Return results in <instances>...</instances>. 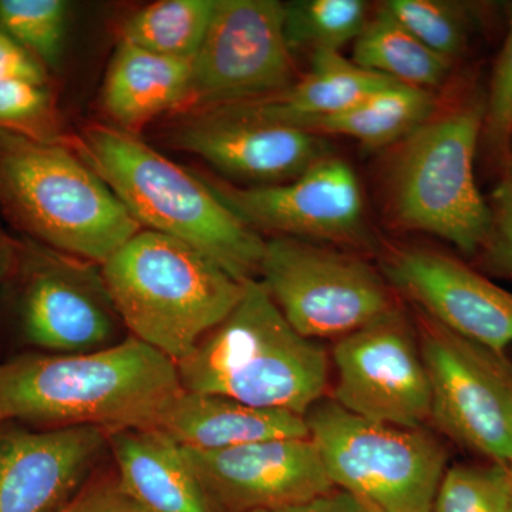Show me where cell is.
Returning a JSON list of instances; mask_svg holds the SVG:
<instances>
[{
	"label": "cell",
	"mask_w": 512,
	"mask_h": 512,
	"mask_svg": "<svg viewBox=\"0 0 512 512\" xmlns=\"http://www.w3.org/2000/svg\"><path fill=\"white\" fill-rule=\"evenodd\" d=\"M183 451L215 512L275 510L335 488L311 437Z\"/></svg>",
	"instance_id": "15"
},
{
	"label": "cell",
	"mask_w": 512,
	"mask_h": 512,
	"mask_svg": "<svg viewBox=\"0 0 512 512\" xmlns=\"http://www.w3.org/2000/svg\"><path fill=\"white\" fill-rule=\"evenodd\" d=\"M77 154L109 185L141 229L191 245L238 281L258 279L265 242L202 177L123 128L93 124Z\"/></svg>",
	"instance_id": "2"
},
{
	"label": "cell",
	"mask_w": 512,
	"mask_h": 512,
	"mask_svg": "<svg viewBox=\"0 0 512 512\" xmlns=\"http://www.w3.org/2000/svg\"><path fill=\"white\" fill-rule=\"evenodd\" d=\"M109 447L99 427H0V512H56Z\"/></svg>",
	"instance_id": "17"
},
{
	"label": "cell",
	"mask_w": 512,
	"mask_h": 512,
	"mask_svg": "<svg viewBox=\"0 0 512 512\" xmlns=\"http://www.w3.org/2000/svg\"><path fill=\"white\" fill-rule=\"evenodd\" d=\"M291 52L282 3L217 0L191 63L188 101L210 110L284 92L296 80Z\"/></svg>",
	"instance_id": "11"
},
{
	"label": "cell",
	"mask_w": 512,
	"mask_h": 512,
	"mask_svg": "<svg viewBox=\"0 0 512 512\" xmlns=\"http://www.w3.org/2000/svg\"><path fill=\"white\" fill-rule=\"evenodd\" d=\"M184 392L177 365L133 336L96 352L0 362V427L158 429Z\"/></svg>",
	"instance_id": "1"
},
{
	"label": "cell",
	"mask_w": 512,
	"mask_h": 512,
	"mask_svg": "<svg viewBox=\"0 0 512 512\" xmlns=\"http://www.w3.org/2000/svg\"><path fill=\"white\" fill-rule=\"evenodd\" d=\"M488 204L490 234L477 255L488 275L512 279V184L507 178L497 185Z\"/></svg>",
	"instance_id": "31"
},
{
	"label": "cell",
	"mask_w": 512,
	"mask_h": 512,
	"mask_svg": "<svg viewBox=\"0 0 512 512\" xmlns=\"http://www.w3.org/2000/svg\"><path fill=\"white\" fill-rule=\"evenodd\" d=\"M217 0H163L127 20L124 42L192 63L204 42Z\"/></svg>",
	"instance_id": "24"
},
{
	"label": "cell",
	"mask_w": 512,
	"mask_h": 512,
	"mask_svg": "<svg viewBox=\"0 0 512 512\" xmlns=\"http://www.w3.org/2000/svg\"><path fill=\"white\" fill-rule=\"evenodd\" d=\"M259 278L289 325L306 339L343 338L396 306L382 271L303 239L266 241Z\"/></svg>",
	"instance_id": "8"
},
{
	"label": "cell",
	"mask_w": 512,
	"mask_h": 512,
	"mask_svg": "<svg viewBox=\"0 0 512 512\" xmlns=\"http://www.w3.org/2000/svg\"><path fill=\"white\" fill-rule=\"evenodd\" d=\"M484 103L468 99L414 130L400 141L387 178L397 225L444 239L464 255H477L491 228L474 173Z\"/></svg>",
	"instance_id": "6"
},
{
	"label": "cell",
	"mask_w": 512,
	"mask_h": 512,
	"mask_svg": "<svg viewBox=\"0 0 512 512\" xmlns=\"http://www.w3.org/2000/svg\"><path fill=\"white\" fill-rule=\"evenodd\" d=\"M384 6L423 45L451 63L466 52L474 28L473 15L466 3L390 0Z\"/></svg>",
	"instance_id": "27"
},
{
	"label": "cell",
	"mask_w": 512,
	"mask_h": 512,
	"mask_svg": "<svg viewBox=\"0 0 512 512\" xmlns=\"http://www.w3.org/2000/svg\"><path fill=\"white\" fill-rule=\"evenodd\" d=\"M9 291L20 338L57 355L96 352L120 342L121 322L101 265L20 238Z\"/></svg>",
	"instance_id": "10"
},
{
	"label": "cell",
	"mask_w": 512,
	"mask_h": 512,
	"mask_svg": "<svg viewBox=\"0 0 512 512\" xmlns=\"http://www.w3.org/2000/svg\"><path fill=\"white\" fill-rule=\"evenodd\" d=\"M0 212L23 238L103 265L140 225L63 141L0 127Z\"/></svg>",
	"instance_id": "3"
},
{
	"label": "cell",
	"mask_w": 512,
	"mask_h": 512,
	"mask_svg": "<svg viewBox=\"0 0 512 512\" xmlns=\"http://www.w3.org/2000/svg\"><path fill=\"white\" fill-rule=\"evenodd\" d=\"M0 127L42 141H63L50 84L0 80Z\"/></svg>",
	"instance_id": "29"
},
{
	"label": "cell",
	"mask_w": 512,
	"mask_h": 512,
	"mask_svg": "<svg viewBox=\"0 0 512 512\" xmlns=\"http://www.w3.org/2000/svg\"><path fill=\"white\" fill-rule=\"evenodd\" d=\"M436 107L430 90L394 83L342 113L308 121L299 128L319 136L353 138L369 150H379L399 143L427 123Z\"/></svg>",
	"instance_id": "22"
},
{
	"label": "cell",
	"mask_w": 512,
	"mask_h": 512,
	"mask_svg": "<svg viewBox=\"0 0 512 512\" xmlns=\"http://www.w3.org/2000/svg\"><path fill=\"white\" fill-rule=\"evenodd\" d=\"M505 178L512 184V161L511 164L508 165L507 171H505Z\"/></svg>",
	"instance_id": "36"
},
{
	"label": "cell",
	"mask_w": 512,
	"mask_h": 512,
	"mask_svg": "<svg viewBox=\"0 0 512 512\" xmlns=\"http://www.w3.org/2000/svg\"><path fill=\"white\" fill-rule=\"evenodd\" d=\"M394 83L339 52L322 50L312 53L311 70L284 92L242 106L262 119L301 127L308 121L342 113Z\"/></svg>",
	"instance_id": "21"
},
{
	"label": "cell",
	"mask_w": 512,
	"mask_h": 512,
	"mask_svg": "<svg viewBox=\"0 0 512 512\" xmlns=\"http://www.w3.org/2000/svg\"><path fill=\"white\" fill-rule=\"evenodd\" d=\"M157 430L178 446L218 451L274 439L309 437L305 417L286 410L248 406L220 394L184 390Z\"/></svg>",
	"instance_id": "19"
},
{
	"label": "cell",
	"mask_w": 512,
	"mask_h": 512,
	"mask_svg": "<svg viewBox=\"0 0 512 512\" xmlns=\"http://www.w3.org/2000/svg\"><path fill=\"white\" fill-rule=\"evenodd\" d=\"M69 15L64 0H0V28L47 72L62 62Z\"/></svg>",
	"instance_id": "26"
},
{
	"label": "cell",
	"mask_w": 512,
	"mask_h": 512,
	"mask_svg": "<svg viewBox=\"0 0 512 512\" xmlns=\"http://www.w3.org/2000/svg\"><path fill=\"white\" fill-rule=\"evenodd\" d=\"M262 512H369L353 495L333 488L329 493L318 495L311 500Z\"/></svg>",
	"instance_id": "34"
},
{
	"label": "cell",
	"mask_w": 512,
	"mask_h": 512,
	"mask_svg": "<svg viewBox=\"0 0 512 512\" xmlns=\"http://www.w3.org/2000/svg\"><path fill=\"white\" fill-rule=\"evenodd\" d=\"M204 180L255 231L350 245L369 238L359 180L342 158H325L284 184L238 188Z\"/></svg>",
	"instance_id": "13"
},
{
	"label": "cell",
	"mask_w": 512,
	"mask_h": 512,
	"mask_svg": "<svg viewBox=\"0 0 512 512\" xmlns=\"http://www.w3.org/2000/svg\"><path fill=\"white\" fill-rule=\"evenodd\" d=\"M284 15L291 50L339 52L365 29L369 6L363 0H301L284 5Z\"/></svg>",
	"instance_id": "25"
},
{
	"label": "cell",
	"mask_w": 512,
	"mask_h": 512,
	"mask_svg": "<svg viewBox=\"0 0 512 512\" xmlns=\"http://www.w3.org/2000/svg\"><path fill=\"white\" fill-rule=\"evenodd\" d=\"M178 148L221 173L262 185L289 183L332 156L326 138L265 120L242 104L204 111L174 133Z\"/></svg>",
	"instance_id": "16"
},
{
	"label": "cell",
	"mask_w": 512,
	"mask_h": 512,
	"mask_svg": "<svg viewBox=\"0 0 512 512\" xmlns=\"http://www.w3.org/2000/svg\"><path fill=\"white\" fill-rule=\"evenodd\" d=\"M333 402L363 419L423 429L431 419L429 376L412 318L399 306L336 340Z\"/></svg>",
	"instance_id": "12"
},
{
	"label": "cell",
	"mask_w": 512,
	"mask_h": 512,
	"mask_svg": "<svg viewBox=\"0 0 512 512\" xmlns=\"http://www.w3.org/2000/svg\"><path fill=\"white\" fill-rule=\"evenodd\" d=\"M56 512H141L121 490L117 476L100 477L84 484Z\"/></svg>",
	"instance_id": "32"
},
{
	"label": "cell",
	"mask_w": 512,
	"mask_h": 512,
	"mask_svg": "<svg viewBox=\"0 0 512 512\" xmlns=\"http://www.w3.org/2000/svg\"><path fill=\"white\" fill-rule=\"evenodd\" d=\"M484 101L481 143L495 163L507 171L512 161V9L507 36Z\"/></svg>",
	"instance_id": "30"
},
{
	"label": "cell",
	"mask_w": 512,
	"mask_h": 512,
	"mask_svg": "<svg viewBox=\"0 0 512 512\" xmlns=\"http://www.w3.org/2000/svg\"><path fill=\"white\" fill-rule=\"evenodd\" d=\"M429 376L431 423L488 463H512V359L463 338L417 311Z\"/></svg>",
	"instance_id": "9"
},
{
	"label": "cell",
	"mask_w": 512,
	"mask_h": 512,
	"mask_svg": "<svg viewBox=\"0 0 512 512\" xmlns=\"http://www.w3.org/2000/svg\"><path fill=\"white\" fill-rule=\"evenodd\" d=\"M50 84V74L35 57L0 28V80Z\"/></svg>",
	"instance_id": "33"
},
{
	"label": "cell",
	"mask_w": 512,
	"mask_h": 512,
	"mask_svg": "<svg viewBox=\"0 0 512 512\" xmlns=\"http://www.w3.org/2000/svg\"><path fill=\"white\" fill-rule=\"evenodd\" d=\"M177 365L187 392L220 394L248 406L306 416L329 380V357L289 325L261 279Z\"/></svg>",
	"instance_id": "4"
},
{
	"label": "cell",
	"mask_w": 512,
	"mask_h": 512,
	"mask_svg": "<svg viewBox=\"0 0 512 512\" xmlns=\"http://www.w3.org/2000/svg\"><path fill=\"white\" fill-rule=\"evenodd\" d=\"M433 512H512L510 467L494 463L447 467Z\"/></svg>",
	"instance_id": "28"
},
{
	"label": "cell",
	"mask_w": 512,
	"mask_h": 512,
	"mask_svg": "<svg viewBox=\"0 0 512 512\" xmlns=\"http://www.w3.org/2000/svg\"><path fill=\"white\" fill-rule=\"evenodd\" d=\"M352 60L394 82L430 92L446 82L453 66L423 45L384 5L355 40Z\"/></svg>",
	"instance_id": "23"
},
{
	"label": "cell",
	"mask_w": 512,
	"mask_h": 512,
	"mask_svg": "<svg viewBox=\"0 0 512 512\" xmlns=\"http://www.w3.org/2000/svg\"><path fill=\"white\" fill-rule=\"evenodd\" d=\"M305 420L335 488L369 512H433L448 453L429 431L363 419L323 399Z\"/></svg>",
	"instance_id": "7"
},
{
	"label": "cell",
	"mask_w": 512,
	"mask_h": 512,
	"mask_svg": "<svg viewBox=\"0 0 512 512\" xmlns=\"http://www.w3.org/2000/svg\"><path fill=\"white\" fill-rule=\"evenodd\" d=\"M510 474H511V504H512V463L510 466Z\"/></svg>",
	"instance_id": "37"
},
{
	"label": "cell",
	"mask_w": 512,
	"mask_h": 512,
	"mask_svg": "<svg viewBox=\"0 0 512 512\" xmlns=\"http://www.w3.org/2000/svg\"><path fill=\"white\" fill-rule=\"evenodd\" d=\"M20 238L10 237L0 228V293L5 288L18 262Z\"/></svg>",
	"instance_id": "35"
},
{
	"label": "cell",
	"mask_w": 512,
	"mask_h": 512,
	"mask_svg": "<svg viewBox=\"0 0 512 512\" xmlns=\"http://www.w3.org/2000/svg\"><path fill=\"white\" fill-rule=\"evenodd\" d=\"M387 284L444 328L507 355L512 345V293L454 256L396 248L384 256Z\"/></svg>",
	"instance_id": "14"
},
{
	"label": "cell",
	"mask_w": 512,
	"mask_h": 512,
	"mask_svg": "<svg viewBox=\"0 0 512 512\" xmlns=\"http://www.w3.org/2000/svg\"><path fill=\"white\" fill-rule=\"evenodd\" d=\"M190 86V62L121 40L104 80V110L123 130H134L188 101Z\"/></svg>",
	"instance_id": "20"
},
{
	"label": "cell",
	"mask_w": 512,
	"mask_h": 512,
	"mask_svg": "<svg viewBox=\"0 0 512 512\" xmlns=\"http://www.w3.org/2000/svg\"><path fill=\"white\" fill-rule=\"evenodd\" d=\"M109 447L121 490L141 512H215L183 448L163 431H111Z\"/></svg>",
	"instance_id": "18"
},
{
	"label": "cell",
	"mask_w": 512,
	"mask_h": 512,
	"mask_svg": "<svg viewBox=\"0 0 512 512\" xmlns=\"http://www.w3.org/2000/svg\"><path fill=\"white\" fill-rule=\"evenodd\" d=\"M101 274L130 336L174 363L228 318L245 291L198 249L150 229L104 262Z\"/></svg>",
	"instance_id": "5"
}]
</instances>
